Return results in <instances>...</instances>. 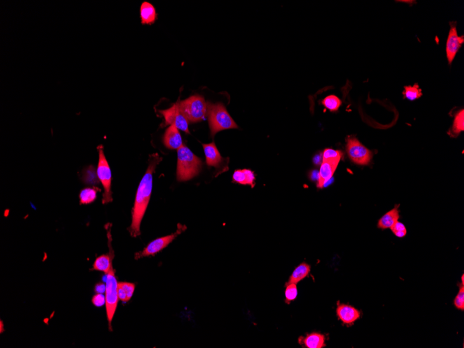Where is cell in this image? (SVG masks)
Wrapping results in <instances>:
<instances>
[{
  "label": "cell",
  "mask_w": 464,
  "mask_h": 348,
  "mask_svg": "<svg viewBox=\"0 0 464 348\" xmlns=\"http://www.w3.org/2000/svg\"><path fill=\"white\" fill-rule=\"evenodd\" d=\"M161 160V157L157 154L151 156L147 171L138 188L135 202L132 209V225L130 227V232L132 237L140 236L141 222L147 210L153 190V174L155 172L156 166Z\"/></svg>",
  "instance_id": "cell-1"
},
{
  "label": "cell",
  "mask_w": 464,
  "mask_h": 348,
  "mask_svg": "<svg viewBox=\"0 0 464 348\" xmlns=\"http://www.w3.org/2000/svg\"><path fill=\"white\" fill-rule=\"evenodd\" d=\"M177 156L178 181H188L198 175L202 169L201 159L184 145L178 149Z\"/></svg>",
  "instance_id": "cell-2"
},
{
  "label": "cell",
  "mask_w": 464,
  "mask_h": 348,
  "mask_svg": "<svg viewBox=\"0 0 464 348\" xmlns=\"http://www.w3.org/2000/svg\"><path fill=\"white\" fill-rule=\"evenodd\" d=\"M207 117L212 137L221 131L238 128V125L227 111L226 106L221 103L207 102Z\"/></svg>",
  "instance_id": "cell-3"
},
{
  "label": "cell",
  "mask_w": 464,
  "mask_h": 348,
  "mask_svg": "<svg viewBox=\"0 0 464 348\" xmlns=\"http://www.w3.org/2000/svg\"><path fill=\"white\" fill-rule=\"evenodd\" d=\"M179 110L188 121L198 122L207 117V103L202 96L195 95L178 101Z\"/></svg>",
  "instance_id": "cell-4"
},
{
  "label": "cell",
  "mask_w": 464,
  "mask_h": 348,
  "mask_svg": "<svg viewBox=\"0 0 464 348\" xmlns=\"http://www.w3.org/2000/svg\"><path fill=\"white\" fill-rule=\"evenodd\" d=\"M106 316L110 331H112V321L118 307L119 298H118V282L117 281L115 270L113 265L109 272L106 274Z\"/></svg>",
  "instance_id": "cell-5"
},
{
  "label": "cell",
  "mask_w": 464,
  "mask_h": 348,
  "mask_svg": "<svg viewBox=\"0 0 464 348\" xmlns=\"http://www.w3.org/2000/svg\"><path fill=\"white\" fill-rule=\"evenodd\" d=\"M99 152V162L97 165V173L99 181L102 183L104 192L103 194V204H107L112 201L111 193V171L109 164L106 160L105 155L103 150V146L97 147Z\"/></svg>",
  "instance_id": "cell-6"
},
{
  "label": "cell",
  "mask_w": 464,
  "mask_h": 348,
  "mask_svg": "<svg viewBox=\"0 0 464 348\" xmlns=\"http://www.w3.org/2000/svg\"><path fill=\"white\" fill-rule=\"evenodd\" d=\"M186 230V227L185 225L179 224L177 226V230L174 233L166 237L158 238L155 240L152 241L146 246L143 251L139 252L135 255L136 260L144 258L150 256H155L157 253L162 251L168 246L179 235Z\"/></svg>",
  "instance_id": "cell-7"
},
{
  "label": "cell",
  "mask_w": 464,
  "mask_h": 348,
  "mask_svg": "<svg viewBox=\"0 0 464 348\" xmlns=\"http://www.w3.org/2000/svg\"><path fill=\"white\" fill-rule=\"evenodd\" d=\"M346 150L349 158L358 165H369L372 159V152L355 138H350L348 140Z\"/></svg>",
  "instance_id": "cell-8"
},
{
  "label": "cell",
  "mask_w": 464,
  "mask_h": 348,
  "mask_svg": "<svg viewBox=\"0 0 464 348\" xmlns=\"http://www.w3.org/2000/svg\"><path fill=\"white\" fill-rule=\"evenodd\" d=\"M159 112L164 117V120H165L164 126L174 125L177 127L178 129L190 134L188 120L185 118L184 115L179 110L178 101L170 108L161 110Z\"/></svg>",
  "instance_id": "cell-9"
},
{
  "label": "cell",
  "mask_w": 464,
  "mask_h": 348,
  "mask_svg": "<svg viewBox=\"0 0 464 348\" xmlns=\"http://www.w3.org/2000/svg\"><path fill=\"white\" fill-rule=\"evenodd\" d=\"M464 41V36H459L457 31L456 26L453 25L448 35L447 44H446V53L448 62L452 64L454 60L455 56Z\"/></svg>",
  "instance_id": "cell-10"
},
{
  "label": "cell",
  "mask_w": 464,
  "mask_h": 348,
  "mask_svg": "<svg viewBox=\"0 0 464 348\" xmlns=\"http://www.w3.org/2000/svg\"><path fill=\"white\" fill-rule=\"evenodd\" d=\"M336 315L338 319L347 325H353L361 317V313L358 309L349 304L337 303Z\"/></svg>",
  "instance_id": "cell-11"
},
{
  "label": "cell",
  "mask_w": 464,
  "mask_h": 348,
  "mask_svg": "<svg viewBox=\"0 0 464 348\" xmlns=\"http://www.w3.org/2000/svg\"><path fill=\"white\" fill-rule=\"evenodd\" d=\"M163 141L167 148L178 150L183 146L180 133L175 125H171L164 134Z\"/></svg>",
  "instance_id": "cell-12"
},
{
  "label": "cell",
  "mask_w": 464,
  "mask_h": 348,
  "mask_svg": "<svg viewBox=\"0 0 464 348\" xmlns=\"http://www.w3.org/2000/svg\"><path fill=\"white\" fill-rule=\"evenodd\" d=\"M338 165V162H331V161H322V163L321 164L320 172H319L317 187L323 188L325 183L332 177Z\"/></svg>",
  "instance_id": "cell-13"
},
{
  "label": "cell",
  "mask_w": 464,
  "mask_h": 348,
  "mask_svg": "<svg viewBox=\"0 0 464 348\" xmlns=\"http://www.w3.org/2000/svg\"><path fill=\"white\" fill-rule=\"evenodd\" d=\"M203 149L204 151H205L206 162H207V166L219 168L222 164L223 159L221 157L215 143L203 144Z\"/></svg>",
  "instance_id": "cell-14"
},
{
  "label": "cell",
  "mask_w": 464,
  "mask_h": 348,
  "mask_svg": "<svg viewBox=\"0 0 464 348\" xmlns=\"http://www.w3.org/2000/svg\"><path fill=\"white\" fill-rule=\"evenodd\" d=\"M140 16L143 24L152 25L154 24L157 19L156 10L154 5L146 1L141 3Z\"/></svg>",
  "instance_id": "cell-15"
},
{
  "label": "cell",
  "mask_w": 464,
  "mask_h": 348,
  "mask_svg": "<svg viewBox=\"0 0 464 348\" xmlns=\"http://www.w3.org/2000/svg\"><path fill=\"white\" fill-rule=\"evenodd\" d=\"M299 343L308 348H322L325 347V337L317 332H313L305 337H301Z\"/></svg>",
  "instance_id": "cell-16"
},
{
  "label": "cell",
  "mask_w": 464,
  "mask_h": 348,
  "mask_svg": "<svg viewBox=\"0 0 464 348\" xmlns=\"http://www.w3.org/2000/svg\"><path fill=\"white\" fill-rule=\"evenodd\" d=\"M398 207L399 206H395L394 209L390 210L380 218L378 223V228L382 229V230L392 228V227L398 221L399 218Z\"/></svg>",
  "instance_id": "cell-17"
},
{
  "label": "cell",
  "mask_w": 464,
  "mask_h": 348,
  "mask_svg": "<svg viewBox=\"0 0 464 348\" xmlns=\"http://www.w3.org/2000/svg\"><path fill=\"white\" fill-rule=\"evenodd\" d=\"M233 180L235 182L240 183V184L250 185L253 187L254 185L255 176H254V173L250 170H237L233 173Z\"/></svg>",
  "instance_id": "cell-18"
},
{
  "label": "cell",
  "mask_w": 464,
  "mask_h": 348,
  "mask_svg": "<svg viewBox=\"0 0 464 348\" xmlns=\"http://www.w3.org/2000/svg\"><path fill=\"white\" fill-rule=\"evenodd\" d=\"M310 272V266L307 263H302L292 272L287 284H296L308 277Z\"/></svg>",
  "instance_id": "cell-19"
},
{
  "label": "cell",
  "mask_w": 464,
  "mask_h": 348,
  "mask_svg": "<svg viewBox=\"0 0 464 348\" xmlns=\"http://www.w3.org/2000/svg\"><path fill=\"white\" fill-rule=\"evenodd\" d=\"M136 286L133 283L118 282V298L123 302H129L133 296Z\"/></svg>",
  "instance_id": "cell-20"
},
{
  "label": "cell",
  "mask_w": 464,
  "mask_h": 348,
  "mask_svg": "<svg viewBox=\"0 0 464 348\" xmlns=\"http://www.w3.org/2000/svg\"><path fill=\"white\" fill-rule=\"evenodd\" d=\"M97 190L94 188H85L79 194L80 204H88L93 202L97 198Z\"/></svg>",
  "instance_id": "cell-21"
},
{
  "label": "cell",
  "mask_w": 464,
  "mask_h": 348,
  "mask_svg": "<svg viewBox=\"0 0 464 348\" xmlns=\"http://www.w3.org/2000/svg\"><path fill=\"white\" fill-rule=\"evenodd\" d=\"M324 107L330 111H337L342 104L341 99L335 95H329L322 101Z\"/></svg>",
  "instance_id": "cell-22"
},
{
  "label": "cell",
  "mask_w": 464,
  "mask_h": 348,
  "mask_svg": "<svg viewBox=\"0 0 464 348\" xmlns=\"http://www.w3.org/2000/svg\"><path fill=\"white\" fill-rule=\"evenodd\" d=\"M404 97L409 99V100L413 101L415 99L420 98L421 97V90L418 87V85H415L413 87H404V91L403 92Z\"/></svg>",
  "instance_id": "cell-23"
},
{
  "label": "cell",
  "mask_w": 464,
  "mask_h": 348,
  "mask_svg": "<svg viewBox=\"0 0 464 348\" xmlns=\"http://www.w3.org/2000/svg\"><path fill=\"white\" fill-rule=\"evenodd\" d=\"M298 294L297 284H287L285 290V302L289 304L297 298Z\"/></svg>",
  "instance_id": "cell-24"
},
{
  "label": "cell",
  "mask_w": 464,
  "mask_h": 348,
  "mask_svg": "<svg viewBox=\"0 0 464 348\" xmlns=\"http://www.w3.org/2000/svg\"><path fill=\"white\" fill-rule=\"evenodd\" d=\"M342 157H343V153L339 150L326 149L324 150L323 155H322V161H331V162L339 163Z\"/></svg>",
  "instance_id": "cell-25"
},
{
  "label": "cell",
  "mask_w": 464,
  "mask_h": 348,
  "mask_svg": "<svg viewBox=\"0 0 464 348\" xmlns=\"http://www.w3.org/2000/svg\"><path fill=\"white\" fill-rule=\"evenodd\" d=\"M464 130V111L462 110L455 115L453 131L455 134H459Z\"/></svg>",
  "instance_id": "cell-26"
},
{
  "label": "cell",
  "mask_w": 464,
  "mask_h": 348,
  "mask_svg": "<svg viewBox=\"0 0 464 348\" xmlns=\"http://www.w3.org/2000/svg\"><path fill=\"white\" fill-rule=\"evenodd\" d=\"M454 304L457 309L460 310H464V285L462 284L460 287L458 294L454 300Z\"/></svg>",
  "instance_id": "cell-27"
},
{
  "label": "cell",
  "mask_w": 464,
  "mask_h": 348,
  "mask_svg": "<svg viewBox=\"0 0 464 348\" xmlns=\"http://www.w3.org/2000/svg\"><path fill=\"white\" fill-rule=\"evenodd\" d=\"M391 230L392 233L395 234L396 237L403 238L405 237L406 234V229L404 224L397 221V223L392 227Z\"/></svg>",
  "instance_id": "cell-28"
},
{
  "label": "cell",
  "mask_w": 464,
  "mask_h": 348,
  "mask_svg": "<svg viewBox=\"0 0 464 348\" xmlns=\"http://www.w3.org/2000/svg\"><path fill=\"white\" fill-rule=\"evenodd\" d=\"M92 302L95 307H100L106 304V297L102 293H97L92 298Z\"/></svg>",
  "instance_id": "cell-29"
},
{
  "label": "cell",
  "mask_w": 464,
  "mask_h": 348,
  "mask_svg": "<svg viewBox=\"0 0 464 348\" xmlns=\"http://www.w3.org/2000/svg\"><path fill=\"white\" fill-rule=\"evenodd\" d=\"M106 291V285L102 284V283H98V284H96L95 287V291L97 293H104Z\"/></svg>",
  "instance_id": "cell-30"
},
{
  "label": "cell",
  "mask_w": 464,
  "mask_h": 348,
  "mask_svg": "<svg viewBox=\"0 0 464 348\" xmlns=\"http://www.w3.org/2000/svg\"><path fill=\"white\" fill-rule=\"evenodd\" d=\"M310 178L313 181H317L319 180V172L317 171H313L310 173Z\"/></svg>",
  "instance_id": "cell-31"
},
{
  "label": "cell",
  "mask_w": 464,
  "mask_h": 348,
  "mask_svg": "<svg viewBox=\"0 0 464 348\" xmlns=\"http://www.w3.org/2000/svg\"><path fill=\"white\" fill-rule=\"evenodd\" d=\"M322 155H315V157H314V158H313V163H314V164H316V165H318V164H320V163H321V160H322Z\"/></svg>",
  "instance_id": "cell-32"
},
{
  "label": "cell",
  "mask_w": 464,
  "mask_h": 348,
  "mask_svg": "<svg viewBox=\"0 0 464 348\" xmlns=\"http://www.w3.org/2000/svg\"><path fill=\"white\" fill-rule=\"evenodd\" d=\"M3 322L2 321H1V330H1V333H2V332H3V330H4L3 329Z\"/></svg>",
  "instance_id": "cell-33"
},
{
  "label": "cell",
  "mask_w": 464,
  "mask_h": 348,
  "mask_svg": "<svg viewBox=\"0 0 464 348\" xmlns=\"http://www.w3.org/2000/svg\"><path fill=\"white\" fill-rule=\"evenodd\" d=\"M464 274H462V284H463V285H464Z\"/></svg>",
  "instance_id": "cell-34"
}]
</instances>
